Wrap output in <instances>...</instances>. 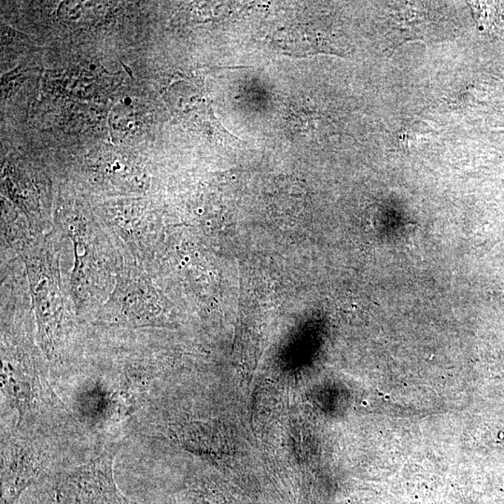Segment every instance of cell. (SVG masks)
I'll use <instances>...</instances> for the list:
<instances>
[{
	"instance_id": "1",
	"label": "cell",
	"mask_w": 504,
	"mask_h": 504,
	"mask_svg": "<svg viewBox=\"0 0 504 504\" xmlns=\"http://www.w3.org/2000/svg\"><path fill=\"white\" fill-rule=\"evenodd\" d=\"M116 445L108 446L91 462L62 472L49 489L46 504H128L113 477Z\"/></svg>"
},
{
	"instance_id": "2",
	"label": "cell",
	"mask_w": 504,
	"mask_h": 504,
	"mask_svg": "<svg viewBox=\"0 0 504 504\" xmlns=\"http://www.w3.org/2000/svg\"><path fill=\"white\" fill-rule=\"evenodd\" d=\"M39 334L46 351H53L65 314L59 279L51 263L36 259L28 265Z\"/></svg>"
},
{
	"instance_id": "3",
	"label": "cell",
	"mask_w": 504,
	"mask_h": 504,
	"mask_svg": "<svg viewBox=\"0 0 504 504\" xmlns=\"http://www.w3.org/2000/svg\"><path fill=\"white\" fill-rule=\"evenodd\" d=\"M3 458L2 500L11 504L41 475L44 460L34 446L21 442L11 443Z\"/></svg>"
},
{
	"instance_id": "4",
	"label": "cell",
	"mask_w": 504,
	"mask_h": 504,
	"mask_svg": "<svg viewBox=\"0 0 504 504\" xmlns=\"http://www.w3.org/2000/svg\"><path fill=\"white\" fill-rule=\"evenodd\" d=\"M153 296L147 279L137 271L129 270L120 277L111 301L120 316L136 325H147L153 315Z\"/></svg>"
},
{
	"instance_id": "5",
	"label": "cell",
	"mask_w": 504,
	"mask_h": 504,
	"mask_svg": "<svg viewBox=\"0 0 504 504\" xmlns=\"http://www.w3.org/2000/svg\"><path fill=\"white\" fill-rule=\"evenodd\" d=\"M4 388L10 394L11 401L16 405L20 413V419L30 411L35 405L37 393L39 391V378L32 373L27 366L11 362L3 363L2 370Z\"/></svg>"
},
{
	"instance_id": "6",
	"label": "cell",
	"mask_w": 504,
	"mask_h": 504,
	"mask_svg": "<svg viewBox=\"0 0 504 504\" xmlns=\"http://www.w3.org/2000/svg\"><path fill=\"white\" fill-rule=\"evenodd\" d=\"M469 4L474 11L480 30L483 31L493 30L500 17L496 5H494L495 3L470 2Z\"/></svg>"
}]
</instances>
